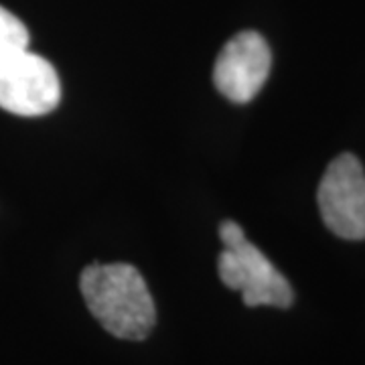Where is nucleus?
I'll list each match as a JSON object with an SVG mask.
<instances>
[{
	"label": "nucleus",
	"mask_w": 365,
	"mask_h": 365,
	"mask_svg": "<svg viewBox=\"0 0 365 365\" xmlns=\"http://www.w3.org/2000/svg\"><path fill=\"white\" fill-rule=\"evenodd\" d=\"M79 290L96 321L118 339H146L157 323L153 294L132 264H90Z\"/></svg>",
	"instance_id": "f257e3e1"
},
{
	"label": "nucleus",
	"mask_w": 365,
	"mask_h": 365,
	"mask_svg": "<svg viewBox=\"0 0 365 365\" xmlns=\"http://www.w3.org/2000/svg\"><path fill=\"white\" fill-rule=\"evenodd\" d=\"M223 250L217 258V272L222 282L242 292L246 307H276L288 309L294 300L292 287L274 268L260 248L250 242L242 225L225 220L220 225Z\"/></svg>",
	"instance_id": "f03ea898"
},
{
	"label": "nucleus",
	"mask_w": 365,
	"mask_h": 365,
	"mask_svg": "<svg viewBox=\"0 0 365 365\" xmlns=\"http://www.w3.org/2000/svg\"><path fill=\"white\" fill-rule=\"evenodd\" d=\"M61 102L55 67L37 53L23 49L0 59V108L14 116L39 118Z\"/></svg>",
	"instance_id": "7ed1b4c3"
},
{
	"label": "nucleus",
	"mask_w": 365,
	"mask_h": 365,
	"mask_svg": "<svg viewBox=\"0 0 365 365\" xmlns=\"http://www.w3.org/2000/svg\"><path fill=\"white\" fill-rule=\"evenodd\" d=\"M317 201L329 232L343 240H365V170L355 155L343 153L329 163Z\"/></svg>",
	"instance_id": "20e7f679"
},
{
	"label": "nucleus",
	"mask_w": 365,
	"mask_h": 365,
	"mask_svg": "<svg viewBox=\"0 0 365 365\" xmlns=\"http://www.w3.org/2000/svg\"><path fill=\"white\" fill-rule=\"evenodd\" d=\"M272 69V53L256 31H242L223 45L213 66V83L234 104H248L264 88Z\"/></svg>",
	"instance_id": "39448f33"
},
{
	"label": "nucleus",
	"mask_w": 365,
	"mask_h": 365,
	"mask_svg": "<svg viewBox=\"0 0 365 365\" xmlns=\"http://www.w3.org/2000/svg\"><path fill=\"white\" fill-rule=\"evenodd\" d=\"M29 49V31L21 19L0 6V59Z\"/></svg>",
	"instance_id": "423d86ee"
}]
</instances>
